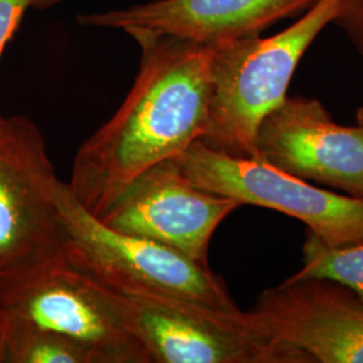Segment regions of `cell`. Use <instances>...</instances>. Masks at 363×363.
Segmentation results:
<instances>
[{
	"label": "cell",
	"instance_id": "obj_1",
	"mask_svg": "<svg viewBox=\"0 0 363 363\" xmlns=\"http://www.w3.org/2000/svg\"><path fill=\"white\" fill-rule=\"evenodd\" d=\"M140 69L116 113L79 147L67 183L78 202L100 218L145 169L182 155L201 140L211 100V48L130 30Z\"/></svg>",
	"mask_w": 363,
	"mask_h": 363
},
{
	"label": "cell",
	"instance_id": "obj_2",
	"mask_svg": "<svg viewBox=\"0 0 363 363\" xmlns=\"http://www.w3.org/2000/svg\"><path fill=\"white\" fill-rule=\"evenodd\" d=\"M343 0H318L281 33L234 39L211 48V100L201 142L226 154H256L262 120L286 101L303 54L327 25L337 21Z\"/></svg>",
	"mask_w": 363,
	"mask_h": 363
},
{
	"label": "cell",
	"instance_id": "obj_3",
	"mask_svg": "<svg viewBox=\"0 0 363 363\" xmlns=\"http://www.w3.org/2000/svg\"><path fill=\"white\" fill-rule=\"evenodd\" d=\"M55 202L62 225L64 259L123 296L183 300L240 313L220 276L171 247L106 226L58 181Z\"/></svg>",
	"mask_w": 363,
	"mask_h": 363
},
{
	"label": "cell",
	"instance_id": "obj_4",
	"mask_svg": "<svg viewBox=\"0 0 363 363\" xmlns=\"http://www.w3.org/2000/svg\"><path fill=\"white\" fill-rule=\"evenodd\" d=\"M58 178L38 127L0 121V292L64 259Z\"/></svg>",
	"mask_w": 363,
	"mask_h": 363
},
{
	"label": "cell",
	"instance_id": "obj_5",
	"mask_svg": "<svg viewBox=\"0 0 363 363\" xmlns=\"http://www.w3.org/2000/svg\"><path fill=\"white\" fill-rule=\"evenodd\" d=\"M0 319L66 337L94 363H148L124 298L65 259L1 291Z\"/></svg>",
	"mask_w": 363,
	"mask_h": 363
},
{
	"label": "cell",
	"instance_id": "obj_6",
	"mask_svg": "<svg viewBox=\"0 0 363 363\" xmlns=\"http://www.w3.org/2000/svg\"><path fill=\"white\" fill-rule=\"evenodd\" d=\"M196 187L242 205L272 208L304 222L330 247L363 241V198L333 193L252 156L196 140L174 159Z\"/></svg>",
	"mask_w": 363,
	"mask_h": 363
},
{
	"label": "cell",
	"instance_id": "obj_7",
	"mask_svg": "<svg viewBox=\"0 0 363 363\" xmlns=\"http://www.w3.org/2000/svg\"><path fill=\"white\" fill-rule=\"evenodd\" d=\"M123 298L148 363H312L306 352L269 340L249 312L228 313L172 298Z\"/></svg>",
	"mask_w": 363,
	"mask_h": 363
},
{
	"label": "cell",
	"instance_id": "obj_8",
	"mask_svg": "<svg viewBox=\"0 0 363 363\" xmlns=\"http://www.w3.org/2000/svg\"><path fill=\"white\" fill-rule=\"evenodd\" d=\"M238 208L232 198L196 187L169 159L136 177L99 220L208 265L213 234Z\"/></svg>",
	"mask_w": 363,
	"mask_h": 363
},
{
	"label": "cell",
	"instance_id": "obj_9",
	"mask_svg": "<svg viewBox=\"0 0 363 363\" xmlns=\"http://www.w3.org/2000/svg\"><path fill=\"white\" fill-rule=\"evenodd\" d=\"M259 331L306 352L312 363H363V303L330 280H286L249 311Z\"/></svg>",
	"mask_w": 363,
	"mask_h": 363
},
{
	"label": "cell",
	"instance_id": "obj_10",
	"mask_svg": "<svg viewBox=\"0 0 363 363\" xmlns=\"http://www.w3.org/2000/svg\"><path fill=\"white\" fill-rule=\"evenodd\" d=\"M255 157L300 179L363 198V127L339 125L315 99L286 97L265 117Z\"/></svg>",
	"mask_w": 363,
	"mask_h": 363
},
{
	"label": "cell",
	"instance_id": "obj_11",
	"mask_svg": "<svg viewBox=\"0 0 363 363\" xmlns=\"http://www.w3.org/2000/svg\"><path fill=\"white\" fill-rule=\"evenodd\" d=\"M318 0H154L125 10L78 15L81 26L144 30L216 46L259 34Z\"/></svg>",
	"mask_w": 363,
	"mask_h": 363
},
{
	"label": "cell",
	"instance_id": "obj_12",
	"mask_svg": "<svg viewBox=\"0 0 363 363\" xmlns=\"http://www.w3.org/2000/svg\"><path fill=\"white\" fill-rule=\"evenodd\" d=\"M4 363H94L77 343L49 331L0 319Z\"/></svg>",
	"mask_w": 363,
	"mask_h": 363
},
{
	"label": "cell",
	"instance_id": "obj_13",
	"mask_svg": "<svg viewBox=\"0 0 363 363\" xmlns=\"http://www.w3.org/2000/svg\"><path fill=\"white\" fill-rule=\"evenodd\" d=\"M303 253L304 267L289 280H330L349 288L363 303V241L330 247L310 232Z\"/></svg>",
	"mask_w": 363,
	"mask_h": 363
},
{
	"label": "cell",
	"instance_id": "obj_14",
	"mask_svg": "<svg viewBox=\"0 0 363 363\" xmlns=\"http://www.w3.org/2000/svg\"><path fill=\"white\" fill-rule=\"evenodd\" d=\"M58 3L61 0H0V58L27 10H46Z\"/></svg>",
	"mask_w": 363,
	"mask_h": 363
},
{
	"label": "cell",
	"instance_id": "obj_15",
	"mask_svg": "<svg viewBox=\"0 0 363 363\" xmlns=\"http://www.w3.org/2000/svg\"><path fill=\"white\" fill-rule=\"evenodd\" d=\"M335 23L345 30L363 57V0H343Z\"/></svg>",
	"mask_w": 363,
	"mask_h": 363
},
{
	"label": "cell",
	"instance_id": "obj_16",
	"mask_svg": "<svg viewBox=\"0 0 363 363\" xmlns=\"http://www.w3.org/2000/svg\"><path fill=\"white\" fill-rule=\"evenodd\" d=\"M0 363H4V349H3V337L0 331Z\"/></svg>",
	"mask_w": 363,
	"mask_h": 363
},
{
	"label": "cell",
	"instance_id": "obj_17",
	"mask_svg": "<svg viewBox=\"0 0 363 363\" xmlns=\"http://www.w3.org/2000/svg\"><path fill=\"white\" fill-rule=\"evenodd\" d=\"M357 120H358V124L363 127V106L362 108H359V111H358V113H357Z\"/></svg>",
	"mask_w": 363,
	"mask_h": 363
},
{
	"label": "cell",
	"instance_id": "obj_18",
	"mask_svg": "<svg viewBox=\"0 0 363 363\" xmlns=\"http://www.w3.org/2000/svg\"><path fill=\"white\" fill-rule=\"evenodd\" d=\"M1 120H3V117L0 116V121H1Z\"/></svg>",
	"mask_w": 363,
	"mask_h": 363
}]
</instances>
